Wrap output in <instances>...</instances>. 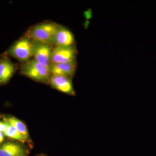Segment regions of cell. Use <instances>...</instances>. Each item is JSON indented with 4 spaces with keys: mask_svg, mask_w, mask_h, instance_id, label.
<instances>
[{
    "mask_svg": "<svg viewBox=\"0 0 156 156\" xmlns=\"http://www.w3.org/2000/svg\"><path fill=\"white\" fill-rule=\"evenodd\" d=\"M58 26L52 22L38 24L28 30L27 37L33 41L52 46Z\"/></svg>",
    "mask_w": 156,
    "mask_h": 156,
    "instance_id": "cell-1",
    "label": "cell"
},
{
    "mask_svg": "<svg viewBox=\"0 0 156 156\" xmlns=\"http://www.w3.org/2000/svg\"><path fill=\"white\" fill-rule=\"evenodd\" d=\"M20 73L32 80L45 83H49L51 76L50 69L40 64L34 58L21 66Z\"/></svg>",
    "mask_w": 156,
    "mask_h": 156,
    "instance_id": "cell-2",
    "label": "cell"
},
{
    "mask_svg": "<svg viewBox=\"0 0 156 156\" xmlns=\"http://www.w3.org/2000/svg\"><path fill=\"white\" fill-rule=\"evenodd\" d=\"M33 41L28 37L20 39L13 44L6 52V54L21 62H27L33 56Z\"/></svg>",
    "mask_w": 156,
    "mask_h": 156,
    "instance_id": "cell-3",
    "label": "cell"
},
{
    "mask_svg": "<svg viewBox=\"0 0 156 156\" xmlns=\"http://www.w3.org/2000/svg\"><path fill=\"white\" fill-rule=\"evenodd\" d=\"M51 45L33 41V56L34 59L45 67L49 69L51 64Z\"/></svg>",
    "mask_w": 156,
    "mask_h": 156,
    "instance_id": "cell-4",
    "label": "cell"
},
{
    "mask_svg": "<svg viewBox=\"0 0 156 156\" xmlns=\"http://www.w3.org/2000/svg\"><path fill=\"white\" fill-rule=\"evenodd\" d=\"M76 52L73 47L55 46L51 53V63L76 62Z\"/></svg>",
    "mask_w": 156,
    "mask_h": 156,
    "instance_id": "cell-5",
    "label": "cell"
},
{
    "mask_svg": "<svg viewBox=\"0 0 156 156\" xmlns=\"http://www.w3.org/2000/svg\"><path fill=\"white\" fill-rule=\"evenodd\" d=\"M49 83L59 92L70 95H76L71 78L65 76L52 75Z\"/></svg>",
    "mask_w": 156,
    "mask_h": 156,
    "instance_id": "cell-6",
    "label": "cell"
},
{
    "mask_svg": "<svg viewBox=\"0 0 156 156\" xmlns=\"http://www.w3.org/2000/svg\"><path fill=\"white\" fill-rule=\"evenodd\" d=\"M27 147L17 143L8 142L0 145V156H28Z\"/></svg>",
    "mask_w": 156,
    "mask_h": 156,
    "instance_id": "cell-7",
    "label": "cell"
},
{
    "mask_svg": "<svg viewBox=\"0 0 156 156\" xmlns=\"http://www.w3.org/2000/svg\"><path fill=\"white\" fill-rule=\"evenodd\" d=\"M75 39L72 33L64 27L58 26L54 37L53 45L62 47H73Z\"/></svg>",
    "mask_w": 156,
    "mask_h": 156,
    "instance_id": "cell-8",
    "label": "cell"
},
{
    "mask_svg": "<svg viewBox=\"0 0 156 156\" xmlns=\"http://www.w3.org/2000/svg\"><path fill=\"white\" fill-rule=\"evenodd\" d=\"M16 66L7 56L0 58V85L7 83L14 75Z\"/></svg>",
    "mask_w": 156,
    "mask_h": 156,
    "instance_id": "cell-9",
    "label": "cell"
},
{
    "mask_svg": "<svg viewBox=\"0 0 156 156\" xmlns=\"http://www.w3.org/2000/svg\"><path fill=\"white\" fill-rule=\"evenodd\" d=\"M49 69L51 76H62L72 78L75 73L76 63H51Z\"/></svg>",
    "mask_w": 156,
    "mask_h": 156,
    "instance_id": "cell-10",
    "label": "cell"
},
{
    "mask_svg": "<svg viewBox=\"0 0 156 156\" xmlns=\"http://www.w3.org/2000/svg\"><path fill=\"white\" fill-rule=\"evenodd\" d=\"M4 121L14 127L26 140L27 143L30 142V137L26 126L22 121L14 117L4 118Z\"/></svg>",
    "mask_w": 156,
    "mask_h": 156,
    "instance_id": "cell-11",
    "label": "cell"
},
{
    "mask_svg": "<svg viewBox=\"0 0 156 156\" xmlns=\"http://www.w3.org/2000/svg\"><path fill=\"white\" fill-rule=\"evenodd\" d=\"M4 135L11 139L18 140L22 143H27L26 140L13 126L8 124V127L4 131Z\"/></svg>",
    "mask_w": 156,
    "mask_h": 156,
    "instance_id": "cell-12",
    "label": "cell"
},
{
    "mask_svg": "<svg viewBox=\"0 0 156 156\" xmlns=\"http://www.w3.org/2000/svg\"><path fill=\"white\" fill-rule=\"evenodd\" d=\"M8 126V124L4 122L0 121V132L4 133V131H5L6 128Z\"/></svg>",
    "mask_w": 156,
    "mask_h": 156,
    "instance_id": "cell-13",
    "label": "cell"
},
{
    "mask_svg": "<svg viewBox=\"0 0 156 156\" xmlns=\"http://www.w3.org/2000/svg\"><path fill=\"white\" fill-rule=\"evenodd\" d=\"M5 139V135L3 132H0V144H2Z\"/></svg>",
    "mask_w": 156,
    "mask_h": 156,
    "instance_id": "cell-14",
    "label": "cell"
},
{
    "mask_svg": "<svg viewBox=\"0 0 156 156\" xmlns=\"http://www.w3.org/2000/svg\"><path fill=\"white\" fill-rule=\"evenodd\" d=\"M38 156H46L43 155H39Z\"/></svg>",
    "mask_w": 156,
    "mask_h": 156,
    "instance_id": "cell-15",
    "label": "cell"
}]
</instances>
